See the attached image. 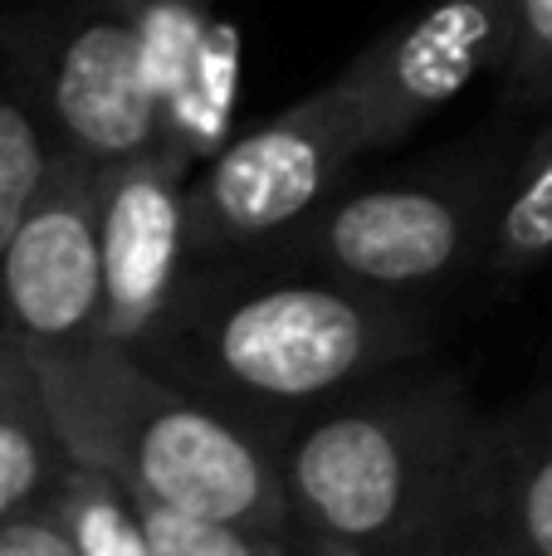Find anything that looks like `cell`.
<instances>
[{"label":"cell","instance_id":"4","mask_svg":"<svg viewBox=\"0 0 552 556\" xmlns=\"http://www.w3.org/2000/svg\"><path fill=\"white\" fill-rule=\"evenodd\" d=\"M367 152V117L342 74L269 123L230 137L191 176L196 264L269 250L328 205Z\"/></svg>","mask_w":552,"mask_h":556},{"label":"cell","instance_id":"3","mask_svg":"<svg viewBox=\"0 0 552 556\" xmlns=\"http://www.w3.org/2000/svg\"><path fill=\"white\" fill-rule=\"evenodd\" d=\"M39 381L68 450L113 469L133 493L240 528H293L279 440L181 386L142 352L98 342Z\"/></svg>","mask_w":552,"mask_h":556},{"label":"cell","instance_id":"10","mask_svg":"<svg viewBox=\"0 0 552 556\" xmlns=\"http://www.w3.org/2000/svg\"><path fill=\"white\" fill-rule=\"evenodd\" d=\"M142 39L147 78L162 108V142L196 166L230 142L240 93V35L221 0H123Z\"/></svg>","mask_w":552,"mask_h":556},{"label":"cell","instance_id":"11","mask_svg":"<svg viewBox=\"0 0 552 556\" xmlns=\"http://www.w3.org/2000/svg\"><path fill=\"white\" fill-rule=\"evenodd\" d=\"M465 542L504 556H552V381L485 415Z\"/></svg>","mask_w":552,"mask_h":556},{"label":"cell","instance_id":"9","mask_svg":"<svg viewBox=\"0 0 552 556\" xmlns=\"http://www.w3.org/2000/svg\"><path fill=\"white\" fill-rule=\"evenodd\" d=\"M518 0H436L372 39L342 78L372 132V152L406 142L430 113L455 103L479 74L504 68Z\"/></svg>","mask_w":552,"mask_h":556},{"label":"cell","instance_id":"13","mask_svg":"<svg viewBox=\"0 0 552 556\" xmlns=\"http://www.w3.org/2000/svg\"><path fill=\"white\" fill-rule=\"evenodd\" d=\"M552 264V117L504 176L485 240V269L494 278L538 274Z\"/></svg>","mask_w":552,"mask_h":556},{"label":"cell","instance_id":"7","mask_svg":"<svg viewBox=\"0 0 552 556\" xmlns=\"http://www.w3.org/2000/svg\"><path fill=\"white\" fill-rule=\"evenodd\" d=\"M0 332L39 376L64 371L103 342L93 172L68 156L0 254Z\"/></svg>","mask_w":552,"mask_h":556},{"label":"cell","instance_id":"1","mask_svg":"<svg viewBox=\"0 0 552 556\" xmlns=\"http://www.w3.org/2000/svg\"><path fill=\"white\" fill-rule=\"evenodd\" d=\"M426 352L430 323L406 298L303 264L250 269L235 254L196 264L142 356L279 440L309 410Z\"/></svg>","mask_w":552,"mask_h":556},{"label":"cell","instance_id":"19","mask_svg":"<svg viewBox=\"0 0 552 556\" xmlns=\"http://www.w3.org/2000/svg\"><path fill=\"white\" fill-rule=\"evenodd\" d=\"M293 556H381V552H367V547H352V542L323 538V532L293 528Z\"/></svg>","mask_w":552,"mask_h":556},{"label":"cell","instance_id":"5","mask_svg":"<svg viewBox=\"0 0 552 556\" xmlns=\"http://www.w3.org/2000/svg\"><path fill=\"white\" fill-rule=\"evenodd\" d=\"M499 186L504 181L489 172H460L338 191L269 250L303 269L416 303L455 283L475 260L485 264Z\"/></svg>","mask_w":552,"mask_h":556},{"label":"cell","instance_id":"20","mask_svg":"<svg viewBox=\"0 0 552 556\" xmlns=\"http://www.w3.org/2000/svg\"><path fill=\"white\" fill-rule=\"evenodd\" d=\"M440 556H504V552L485 547V542H460V547H450V552H440Z\"/></svg>","mask_w":552,"mask_h":556},{"label":"cell","instance_id":"8","mask_svg":"<svg viewBox=\"0 0 552 556\" xmlns=\"http://www.w3.org/2000/svg\"><path fill=\"white\" fill-rule=\"evenodd\" d=\"M191 176L196 162L176 147H152L93 172L103 342L147 352L191 278Z\"/></svg>","mask_w":552,"mask_h":556},{"label":"cell","instance_id":"15","mask_svg":"<svg viewBox=\"0 0 552 556\" xmlns=\"http://www.w3.org/2000/svg\"><path fill=\"white\" fill-rule=\"evenodd\" d=\"M49 498H54L68 538L78 542L84 556H156V542L142 518V498L103 464L74 454V464L64 469Z\"/></svg>","mask_w":552,"mask_h":556},{"label":"cell","instance_id":"2","mask_svg":"<svg viewBox=\"0 0 552 556\" xmlns=\"http://www.w3.org/2000/svg\"><path fill=\"white\" fill-rule=\"evenodd\" d=\"M485 410L455 371L391 366L279 434L293 528L381 556L469 538Z\"/></svg>","mask_w":552,"mask_h":556},{"label":"cell","instance_id":"14","mask_svg":"<svg viewBox=\"0 0 552 556\" xmlns=\"http://www.w3.org/2000/svg\"><path fill=\"white\" fill-rule=\"evenodd\" d=\"M59 162H64V147H59L54 127L39 113L35 93L10 64V54L0 49V254H5L15 225L25 220V211L35 205V195L59 172Z\"/></svg>","mask_w":552,"mask_h":556},{"label":"cell","instance_id":"6","mask_svg":"<svg viewBox=\"0 0 552 556\" xmlns=\"http://www.w3.org/2000/svg\"><path fill=\"white\" fill-rule=\"evenodd\" d=\"M0 49L68 162L103 172L162 142V108L123 0H45L0 15Z\"/></svg>","mask_w":552,"mask_h":556},{"label":"cell","instance_id":"17","mask_svg":"<svg viewBox=\"0 0 552 556\" xmlns=\"http://www.w3.org/2000/svg\"><path fill=\"white\" fill-rule=\"evenodd\" d=\"M504 78L518 103H552V0H518Z\"/></svg>","mask_w":552,"mask_h":556},{"label":"cell","instance_id":"18","mask_svg":"<svg viewBox=\"0 0 552 556\" xmlns=\"http://www.w3.org/2000/svg\"><path fill=\"white\" fill-rule=\"evenodd\" d=\"M0 556H84V552L68 538L54 498H45V503H35V508L0 522Z\"/></svg>","mask_w":552,"mask_h":556},{"label":"cell","instance_id":"12","mask_svg":"<svg viewBox=\"0 0 552 556\" xmlns=\"http://www.w3.org/2000/svg\"><path fill=\"white\" fill-rule=\"evenodd\" d=\"M74 464L35 362L0 332V522L45 503Z\"/></svg>","mask_w":552,"mask_h":556},{"label":"cell","instance_id":"16","mask_svg":"<svg viewBox=\"0 0 552 556\" xmlns=\"http://www.w3.org/2000/svg\"><path fill=\"white\" fill-rule=\"evenodd\" d=\"M142 518L156 542V556H293V528L289 532L240 528V522L201 518V513L166 508V503L152 498H142Z\"/></svg>","mask_w":552,"mask_h":556}]
</instances>
